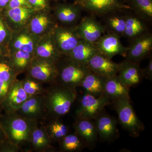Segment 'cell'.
<instances>
[{
    "label": "cell",
    "mask_w": 152,
    "mask_h": 152,
    "mask_svg": "<svg viewBox=\"0 0 152 152\" xmlns=\"http://www.w3.org/2000/svg\"><path fill=\"white\" fill-rule=\"evenodd\" d=\"M38 122L28 119L16 113L3 112L0 116V126L8 140L20 150L29 151V144L32 132Z\"/></svg>",
    "instance_id": "cell-1"
},
{
    "label": "cell",
    "mask_w": 152,
    "mask_h": 152,
    "mask_svg": "<svg viewBox=\"0 0 152 152\" xmlns=\"http://www.w3.org/2000/svg\"><path fill=\"white\" fill-rule=\"evenodd\" d=\"M50 85L45 94L48 115L59 118L70 111L77 99V93L56 82Z\"/></svg>",
    "instance_id": "cell-2"
},
{
    "label": "cell",
    "mask_w": 152,
    "mask_h": 152,
    "mask_svg": "<svg viewBox=\"0 0 152 152\" xmlns=\"http://www.w3.org/2000/svg\"><path fill=\"white\" fill-rule=\"evenodd\" d=\"M56 66V83L76 90L91 70L87 64H82L70 57L62 55L55 63Z\"/></svg>",
    "instance_id": "cell-3"
},
{
    "label": "cell",
    "mask_w": 152,
    "mask_h": 152,
    "mask_svg": "<svg viewBox=\"0 0 152 152\" xmlns=\"http://www.w3.org/2000/svg\"><path fill=\"white\" fill-rule=\"evenodd\" d=\"M118 115V122L123 129L134 138L139 137L145 129L143 123L139 119L134 110L130 97L117 99L112 102Z\"/></svg>",
    "instance_id": "cell-4"
},
{
    "label": "cell",
    "mask_w": 152,
    "mask_h": 152,
    "mask_svg": "<svg viewBox=\"0 0 152 152\" xmlns=\"http://www.w3.org/2000/svg\"><path fill=\"white\" fill-rule=\"evenodd\" d=\"M26 73L42 83L50 84L56 82L58 75L55 62L34 56Z\"/></svg>",
    "instance_id": "cell-5"
},
{
    "label": "cell",
    "mask_w": 152,
    "mask_h": 152,
    "mask_svg": "<svg viewBox=\"0 0 152 152\" xmlns=\"http://www.w3.org/2000/svg\"><path fill=\"white\" fill-rule=\"evenodd\" d=\"M111 103L112 101L104 96L96 97L84 93L76 111V118L94 120L103 110L105 107Z\"/></svg>",
    "instance_id": "cell-6"
},
{
    "label": "cell",
    "mask_w": 152,
    "mask_h": 152,
    "mask_svg": "<svg viewBox=\"0 0 152 152\" xmlns=\"http://www.w3.org/2000/svg\"><path fill=\"white\" fill-rule=\"evenodd\" d=\"M51 10L35 11L27 26L28 30L40 37L52 32L58 23Z\"/></svg>",
    "instance_id": "cell-7"
},
{
    "label": "cell",
    "mask_w": 152,
    "mask_h": 152,
    "mask_svg": "<svg viewBox=\"0 0 152 152\" xmlns=\"http://www.w3.org/2000/svg\"><path fill=\"white\" fill-rule=\"evenodd\" d=\"M75 26L58 24L52 31L54 39L61 54L67 55L80 40L76 32Z\"/></svg>",
    "instance_id": "cell-8"
},
{
    "label": "cell",
    "mask_w": 152,
    "mask_h": 152,
    "mask_svg": "<svg viewBox=\"0 0 152 152\" xmlns=\"http://www.w3.org/2000/svg\"><path fill=\"white\" fill-rule=\"evenodd\" d=\"M15 113L28 119L37 122L43 119L48 115L45 94L29 97Z\"/></svg>",
    "instance_id": "cell-9"
},
{
    "label": "cell",
    "mask_w": 152,
    "mask_h": 152,
    "mask_svg": "<svg viewBox=\"0 0 152 152\" xmlns=\"http://www.w3.org/2000/svg\"><path fill=\"white\" fill-rule=\"evenodd\" d=\"M98 136L103 141L111 142L120 136L118 129V120L102 111L94 119Z\"/></svg>",
    "instance_id": "cell-10"
},
{
    "label": "cell",
    "mask_w": 152,
    "mask_h": 152,
    "mask_svg": "<svg viewBox=\"0 0 152 152\" xmlns=\"http://www.w3.org/2000/svg\"><path fill=\"white\" fill-rule=\"evenodd\" d=\"M35 11L31 8L23 7L7 9L0 13L9 27L15 32L27 27Z\"/></svg>",
    "instance_id": "cell-11"
},
{
    "label": "cell",
    "mask_w": 152,
    "mask_h": 152,
    "mask_svg": "<svg viewBox=\"0 0 152 152\" xmlns=\"http://www.w3.org/2000/svg\"><path fill=\"white\" fill-rule=\"evenodd\" d=\"M152 48V36L145 34L135 38L127 48L126 60L140 64L148 54Z\"/></svg>",
    "instance_id": "cell-12"
},
{
    "label": "cell",
    "mask_w": 152,
    "mask_h": 152,
    "mask_svg": "<svg viewBox=\"0 0 152 152\" xmlns=\"http://www.w3.org/2000/svg\"><path fill=\"white\" fill-rule=\"evenodd\" d=\"M29 97L23 88L22 81L17 79L1 104L3 112L7 113H15Z\"/></svg>",
    "instance_id": "cell-13"
},
{
    "label": "cell",
    "mask_w": 152,
    "mask_h": 152,
    "mask_svg": "<svg viewBox=\"0 0 152 152\" xmlns=\"http://www.w3.org/2000/svg\"><path fill=\"white\" fill-rule=\"evenodd\" d=\"M40 38L31 33L27 28L15 32L8 45L10 53L21 50L34 53Z\"/></svg>",
    "instance_id": "cell-14"
},
{
    "label": "cell",
    "mask_w": 152,
    "mask_h": 152,
    "mask_svg": "<svg viewBox=\"0 0 152 152\" xmlns=\"http://www.w3.org/2000/svg\"><path fill=\"white\" fill-rule=\"evenodd\" d=\"M87 64L91 72L107 78L116 75L118 72L119 64L100 52L93 56Z\"/></svg>",
    "instance_id": "cell-15"
},
{
    "label": "cell",
    "mask_w": 152,
    "mask_h": 152,
    "mask_svg": "<svg viewBox=\"0 0 152 152\" xmlns=\"http://www.w3.org/2000/svg\"><path fill=\"white\" fill-rule=\"evenodd\" d=\"M96 44L100 53L111 59L116 55L125 56L127 50L121 43L118 35L115 33L101 37Z\"/></svg>",
    "instance_id": "cell-16"
},
{
    "label": "cell",
    "mask_w": 152,
    "mask_h": 152,
    "mask_svg": "<svg viewBox=\"0 0 152 152\" xmlns=\"http://www.w3.org/2000/svg\"><path fill=\"white\" fill-rule=\"evenodd\" d=\"M117 75L121 81L130 88L140 83L143 78L140 64L126 60L119 64Z\"/></svg>",
    "instance_id": "cell-17"
},
{
    "label": "cell",
    "mask_w": 152,
    "mask_h": 152,
    "mask_svg": "<svg viewBox=\"0 0 152 152\" xmlns=\"http://www.w3.org/2000/svg\"><path fill=\"white\" fill-rule=\"evenodd\" d=\"M34 56L56 63L62 54L59 51L52 32L40 38L35 49Z\"/></svg>",
    "instance_id": "cell-18"
},
{
    "label": "cell",
    "mask_w": 152,
    "mask_h": 152,
    "mask_svg": "<svg viewBox=\"0 0 152 152\" xmlns=\"http://www.w3.org/2000/svg\"><path fill=\"white\" fill-rule=\"evenodd\" d=\"M75 132L86 144L87 148L93 149L97 141L98 134L94 121L85 118H76L74 123Z\"/></svg>",
    "instance_id": "cell-19"
},
{
    "label": "cell",
    "mask_w": 152,
    "mask_h": 152,
    "mask_svg": "<svg viewBox=\"0 0 152 152\" xmlns=\"http://www.w3.org/2000/svg\"><path fill=\"white\" fill-rule=\"evenodd\" d=\"M75 29L80 39L94 44L100 39L104 31L103 27L92 18L84 19Z\"/></svg>",
    "instance_id": "cell-20"
},
{
    "label": "cell",
    "mask_w": 152,
    "mask_h": 152,
    "mask_svg": "<svg viewBox=\"0 0 152 152\" xmlns=\"http://www.w3.org/2000/svg\"><path fill=\"white\" fill-rule=\"evenodd\" d=\"M53 14L58 24L66 26H75L80 20L81 9L80 6L69 4H60L53 10Z\"/></svg>",
    "instance_id": "cell-21"
},
{
    "label": "cell",
    "mask_w": 152,
    "mask_h": 152,
    "mask_svg": "<svg viewBox=\"0 0 152 152\" xmlns=\"http://www.w3.org/2000/svg\"><path fill=\"white\" fill-rule=\"evenodd\" d=\"M52 140L48 134L45 126H38L34 129L30 138L29 151H34L52 152L54 148Z\"/></svg>",
    "instance_id": "cell-22"
},
{
    "label": "cell",
    "mask_w": 152,
    "mask_h": 152,
    "mask_svg": "<svg viewBox=\"0 0 152 152\" xmlns=\"http://www.w3.org/2000/svg\"><path fill=\"white\" fill-rule=\"evenodd\" d=\"M107 79L91 71L82 80L80 87L85 93L96 97L102 96Z\"/></svg>",
    "instance_id": "cell-23"
},
{
    "label": "cell",
    "mask_w": 152,
    "mask_h": 152,
    "mask_svg": "<svg viewBox=\"0 0 152 152\" xmlns=\"http://www.w3.org/2000/svg\"><path fill=\"white\" fill-rule=\"evenodd\" d=\"M130 88L121 81L118 75L107 78L106 80L104 96L113 101L130 96Z\"/></svg>",
    "instance_id": "cell-24"
},
{
    "label": "cell",
    "mask_w": 152,
    "mask_h": 152,
    "mask_svg": "<svg viewBox=\"0 0 152 152\" xmlns=\"http://www.w3.org/2000/svg\"><path fill=\"white\" fill-rule=\"evenodd\" d=\"M99 52L96 44L81 39L77 45L66 56L79 62L87 64L91 58Z\"/></svg>",
    "instance_id": "cell-25"
},
{
    "label": "cell",
    "mask_w": 152,
    "mask_h": 152,
    "mask_svg": "<svg viewBox=\"0 0 152 152\" xmlns=\"http://www.w3.org/2000/svg\"><path fill=\"white\" fill-rule=\"evenodd\" d=\"M34 57V53L18 50L10 53L8 59L10 65L19 75L26 72Z\"/></svg>",
    "instance_id": "cell-26"
},
{
    "label": "cell",
    "mask_w": 152,
    "mask_h": 152,
    "mask_svg": "<svg viewBox=\"0 0 152 152\" xmlns=\"http://www.w3.org/2000/svg\"><path fill=\"white\" fill-rule=\"evenodd\" d=\"M81 5L89 10L104 13L123 7L117 0H79Z\"/></svg>",
    "instance_id": "cell-27"
},
{
    "label": "cell",
    "mask_w": 152,
    "mask_h": 152,
    "mask_svg": "<svg viewBox=\"0 0 152 152\" xmlns=\"http://www.w3.org/2000/svg\"><path fill=\"white\" fill-rule=\"evenodd\" d=\"M59 142L62 152H80L87 148L84 141L76 132L68 133Z\"/></svg>",
    "instance_id": "cell-28"
},
{
    "label": "cell",
    "mask_w": 152,
    "mask_h": 152,
    "mask_svg": "<svg viewBox=\"0 0 152 152\" xmlns=\"http://www.w3.org/2000/svg\"><path fill=\"white\" fill-rule=\"evenodd\" d=\"M52 118V121L45 126L52 140L59 142L69 133V129L59 118Z\"/></svg>",
    "instance_id": "cell-29"
},
{
    "label": "cell",
    "mask_w": 152,
    "mask_h": 152,
    "mask_svg": "<svg viewBox=\"0 0 152 152\" xmlns=\"http://www.w3.org/2000/svg\"><path fill=\"white\" fill-rule=\"evenodd\" d=\"M145 26L142 22L134 17L126 18V28L124 34L128 37L136 38L143 34Z\"/></svg>",
    "instance_id": "cell-30"
},
{
    "label": "cell",
    "mask_w": 152,
    "mask_h": 152,
    "mask_svg": "<svg viewBox=\"0 0 152 152\" xmlns=\"http://www.w3.org/2000/svg\"><path fill=\"white\" fill-rule=\"evenodd\" d=\"M21 81L24 90L29 96L43 95L45 93L46 88L43 86V83L27 75H26Z\"/></svg>",
    "instance_id": "cell-31"
},
{
    "label": "cell",
    "mask_w": 152,
    "mask_h": 152,
    "mask_svg": "<svg viewBox=\"0 0 152 152\" xmlns=\"http://www.w3.org/2000/svg\"><path fill=\"white\" fill-rule=\"evenodd\" d=\"M18 76L14 73L0 70V106Z\"/></svg>",
    "instance_id": "cell-32"
},
{
    "label": "cell",
    "mask_w": 152,
    "mask_h": 152,
    "mask_svg": "<svg viewBox=\"0 0 152 152\" xmlns=\"http://www.w3.org/2000/svg\"><path fill=\"white\" fill-rule=\"evenodd\" d=\"M137 11L146 18L152 17V0H131Z\"/></svg>",
    "instance_id": "cell-33"
},
{
    "label": "cell",
    "mask_w": 152,
    "mask_h": 152,
    "mask_svg": "<svg viewBox=\"0 0 152 152\" xmlns=\"http://www.w3.org/2000/svg\"><path fill=\"white\" fill-rule=\"evenodd\" d=\"M13 33L0 13V45H8Z\"/></svg>",
    "instance_id": "cell-34"
},
{
    "label": "cell",
    "mask_w": 152,
    "mask_h": 152,
    "mask_svg": "<svg viewBox=\"0 0 152 152\" xmlns=\"http://www.w3.org/2000/svg\"><path fill=\"white\" fill-rule=\"evenodd\" d=\"M108 25L113 33L118 35L124 34L126 28V18L114 16L109 19Z\"/></svg>",
    "instance_id": "cell-35"
},
{
    "label": "cell",
    "mask_w": 152,
    "mask_h": 152,
    "mask_svg": "<svg viewBox=\"0 0 152 152\" xmlns=\"http://www.w3.org/2000/svg\"><path fill=\"white\" fill-rule=\"evenodd\" d=\"M18 148L8 140L0 126V152H16Z\"/></svg>",
    "instance_id": "cell-36"
},
{
    "label": "cell",
    "mask_w": 152,
    "mask_h": 152,
    "mask_svg": "<svg viewBox=\"0 0 152 152\" xmlns=\"http://www.w3.org/2000/svg\"><path fill=\"white\" fill-rule=\"evenodd\" d=\"M31 8L35 11L51 10L50 0H28Z\"/></svg>",
    "instance_id": "cell-37"
},
{
    "label": "cell",
    "mask_w": 152,
    "mask_h": 152,
    "mask_svg": "<svg viewBox=\"0 0 152 152\" xmlns=\"http://www.w3.org/2000/svg\"><path fill=\"white\" fill-rule=\"evenodd\" d=\"M23 7L31 8L28 0H10L8 5L5 10Z\"/></svg>",
    "instance_id": "cell-38"
},
{
    "label": "cell",
    "mask_w": 152,
    "mask_h": 152,
    "mask_svg": "<svg viewBox=\"0 0 152 152\" xmlns=\"http://www.w3.org/2000/svg\"><path fill=\"white\" fill-rule=\"evenodd\" d=\"M143 77L148 80H152V59H150L148 64L144 69H142Z\"/></svg>",
    "instance_id": "cell-39"
},
{
    "label": "cell",
    "mask_w": 152,
    "mask_h": 152,
    "mask_svg": "<svg viewBox=\"0 0 152 152\" xmlns=\"http://www.w3.org/2000/svg\"><path fill=\"white\" fill-rule=\"evenodd\" d=\"M10 51L8 45H0V61L8 57Z\"/></svg>",
    "instance_id": "cell-40"
},
{
    "label": "cell",
    "mask_w": 152,
    "mask_h": 152,
    "mask_svg": "<svg viewBox=\"0 0 152 152\" xmlns=\"http://www.w3.org/2000/svg\"><path fill=\"white\" fill-rule=\"evenodd\" d=\"M10 0H0V12L7 8Z\"/></svg>",
    "instance_id": "cell-41"
},
{
    "label": "cell",
    "mask_w": 152,
    "mask_h": 152,
    "mask_svg": "<svg viewBox=\"0 0 152 152\" xmlns=\"http://www.w3.org/2000/svg\"><path fill=\"white\" fill-rule=\"evenodd\" d=\"M3 113V111L1 107V106H0V116L1 115V114H2Z\"/></svg>",
    "instance_id": "cell-42"
}]
</instances>
